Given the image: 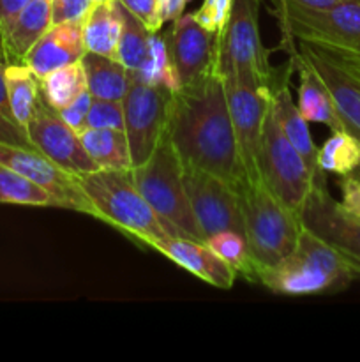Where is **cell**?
Listing matches in <instances>:
<instances>
[{
	"label": "cell",
	"mask_w": 360,
	"mask_h": 362,
	"mask_svg": "<svg viewBox=\"0 0 360 362\" xmlns=\"http://www.w3.org/2000/svg\"><path fill=\"white\" fill-rule=\"evenodd\" d=\"M81 144L97 168H131L129 144L120 129H92L85 127L80 133Z\"/></svg>",
	"instance_id": "24"
},
{
	"label": "cell",
	"mask_w": 360,
	"mask_h": 362,
	"mask_svg": "<svg viewBox=\"0 0 360 362\" xmlns=\"http://www.w3.org/2000/svg\"><path fill=\"white\" fill-rule=\"evenodd\" d=\"M92 94L88 90H85L80 98L74 99L69 106H66L64 110H60V115L64 117L67 124L76 131L78 134L85 129V122H87L88 110L92 105Z\"/></svg>",
	"instance_id": "35"
},
{
	"label": "cell",
	"mask_w": 360,
	"mask_h": 362,
	"mask_svg": "<svg viewBox=\"0 0 360 362\" xmlns=\"http://www.w3.org/2000/svg\"><path fill=\"white\" fill-rule=\"evenodd\" d=\"M101 0H52V21L53 23H67L76 21L81 23L92 7Z\"/></svg>",
	"instance_id": "33"
},
{
	"label": "cell",
	"mask_w": 360,
	"mask_h": 362,
	"mask_svg": "<svg viewBox=\"0 0 360 362\" xmlns=\"http://www.w3.org/2000/svg\"><path fill=\"white\" fill-rule=\"evenodd\" d=\"M215 69L222 81L270 90L275 76L260 35V0H233L232 14L217 35Z\"/></svg>",
	"instance_id": "5"
},
{
	"label": "cell",
	"mask_w": 360,
	"mask_h": 362,
	"mask_svg": "<svg viewBox=\"0 0 360 362\" xmlns=\"http://www.w3.org/2000/svg\"><path fill=\"white\" fill-rule=\"evenodd\" d=\"M233 0H203L200 7L193 13L198 23L210 30L212 34L219 35L228 23L232 14Z\"/></svg>",
	"instance_id": "32"
},
{
	"label": "cell",
	"mask_w": 360,
	"mask_h": 362,
	"mask_svg": "<svg viewBox=\"0 0 360 362\" xmlns=\"http://www.w3.org/2000/svg\"><path fill=\"white\" fill-rule=\"evenodd\" d=\"M272 2L282 41L304 42L335 55L360 57V0H344L327 9Z\"/></svg>",
	"instance_id": "7"
},
{
	"label": "cell",
	"mask_w": 360,
	"mask_h": 362,
	"mask_svg": "<svg viewBox=\"0 0 360 362\" xmlns=\"http://www.w3.org/2000/svg\"><path fill=\"white\" fill-rule=\"evenodd\" d=\"M246 243L258 272L292 253L302 235V219L267 186L263 177L239 191Z\"/></svg>",
	"instance_id": "3"
},
{
	"label": "cell",
	"mask_w": 360,
	"mask_h": 362,
	"mask_svg": "<svg viewBox=\"0 0 360 362\" xmlns=\"http://www.w3.org/2000/svg\"><path fill=\"white\" fill-rule=\"evenodd\" d=\"M205 244H207L219 258H222L229 267H233V271L239 274V278H246L249 279V281H258L253 257H251L246 239H244L240 233H215V235L208 237V239L205 240Z\"/></svg>",
	"instance_id": "30"
},
{
	"label": "cell",
	"mask_w": 360,
	"mask_h": 362,
	"mask_svg": "<svg viewBox=\"0 0 360 362\" xmlns=\"http://www.w3.org/2000/svg\"><path fill=\"white\" fill-rule=\"evenodd\" d=\"M120 32H122V14L119 0H101L92 7L90 13L81 21L87 52L116 59Z\"/></svg>",
	"instance_id": "21"
},
{
	"label": "cell",
	"mask_w": 360,
	"mask_h": 362,
	"mask_svg": "<svg viewBox=\"0 0 360 362\" xmlns=\"http://www.w3.org/2000/svg\"><path fill=\"white\" fill-rule=\"evenodd\" d=\"M11 112L21 127H27L35 105L41 99V80L27 64H6L4 69Z\"/></svg>",
	"instance_id": "23"
},
{
	"label": "cell",
	"mask_w": 360,
	"mask_h": 362,
	"mask_svg": "<svg viewBox=\"0 0 360 362\" xmlns=\"http://www.w3.org/2000/svg\"><path fill=\"white\" fill-rule=\"evenodd\" d=\"M78 182L94 209V218L108 223L134 243L150 247L155 240L169 237L134 184L131 168H99L80 175Z\"/></svg>",
	"instance_id": "2"
},
{
	"label": "cell",
	"mask_w": 360,
	"mask_h": 362,
	"mask_svg": "<svg viewBox=\"0 0 360 362\" xmlns=\"http://www.w3.org/2000/svg\"><path fill=\"white\" fill-rule=\"evenodd\" d=\"M131 173L140 193L154 209L169 235L205 243L184 186L182 163L166 134H162L154 154L141 166L131 168Z\"/></svg>",
	"instance_id": "6"
},
{
	"label": "cell",
	"mask_w": 360,
	"mask_h": 362,
	"mask_svg": "<svg viewBox=\"0 0 360 362\" xmlns=\"http://www.w3.org/2000/svg\"><path fill=\"white\" fill-rule=\"evenodd\" d=\"M258 165H260V175L274 191L275 197H279V200L300 214L313 189V172L307 166L306 159L284 136L270 105L265 117Z\"/></svg>",
	"instance_id": "8"
},
{
	"label": "cell",
	"mask_w": 360,
	"mask_h": 362,
	"mask_svg": "<svg viewBox=\"0 0 360 362\" xmlns=\"http://www.w3.org/2000/svg\"><path fill=\"white\" fill-rule=\"evenodd\" d=\"M119 2L150 32H159L164 25L159 16V0H119Z\"/></svg>",
	"instance_id": "34"
},
{
	"label": "cell",
	"mask_w": 360,
	"mask_h": 362,
	"mask_svg": "<svg viewBox=\"0 0 360 362\" xmlns=\"http://www.w3.org/2000/svg\"><path fill=\"white\" fill-rule=\"evenodd\" d=\"M353 274L325 240L304 228L295 250L277 264L258 272V283L279 296H318L337 292Z\"/></svg>",
	"instance_id": "4"
},
{
	"label": "cell",
	"mask_w": 360,
	"mask_h": 362,
	"mask_svg": "<svg viewBox=\"0 0 360 362\" xmlns=\"http://www.w3.org/2000/svg\"><path fill=\"white\" fill-rule=\"evenodd\" d=\"M164 134L184 168L212 173L236 191L247 182L217 69L169 94Z\"/></svg>",
	"instance_id": "1"
},
{
	"label": "cell",
	"mask_w": 360,
	"mask_h": 362,
	"mask_svg": "<svg viewBox=\"0 0 360 362\" xmlns=\"http://www.w3.org/2000/svg\"><path fill=\"white\" fill-rule=\"evenodd\" d=\"M41 90L46 101L59 112L69 106L87 90V76L81 60L46 74L41 80Z\"/></svg>",
	"instance_id": "26"
},
{
	"label": "cell",
	"mask_w": 360,
	"mask_h": 362,
	"mask_svg": "<svg viewBox=\"0 0 360 362\" xmlns=\"http://www.w3.org/2000/svg\"><path fill=\"white\" fill-rule=\"evenodd\" d=\"M85 127L124 131V103L109 99H92Z\"/></svg>",
	"instance_id": "31"
},
{
	"label": "cell",
	"mask_w": 360,
	"mask_h": 362,
	"mask_svg": "<svg viewBox=\"0 0 360 362\" xmlns=\"http://www.w3.org/2000/svg\"><path fill=\"white\" fill-rule=\"evenodd\" d=\"M295 42L300 55L306 59L314 69V73L320 76L327 90L330 92L332 101L339 117L344 122L346 131L355 134L360 140V83L352 71L327 49L316 48V46Z\"/></svg>",
	"instance_id": "16"
},
{
	"label": "cell",
	"mask_w": 360,
	"mask_h": 362,
	"mask_svg": "<svg viewBox=\"0 0 360 362\" xmlns=\"http://www.w3.org/2000/svg\"><path fill=\"white\" fill-rule=\"evenodd\" d=\"M0 163L30 179L37 186L44 187L55 198L59 209L76 211L94 218V209L88 198L85 197L78 177L64 172L60 166L42 156L37 148L0 141Z\"/></svg>",
	"instance_id": "13"
},
{
	"label": "cell",
	"mask_w": 360,
	"mask_h": 362,
	"mask_svg": "<svg viewBox=\"0 0 360 362\" xmlns=\"http://www.w3.org/2000/svg\"><path fill=\"white\" fill-rule=\"evenodd\" d=\"M164 37L180 87L200 80L215 67L217 35L201 27L193 13L173 20Z\"/></svg>",
	"instance_id": "15"
},
{
	"label": "cell",
	"mask_w": 360,
	"mask_h": 362,
	"mask_svg": "<svg viewBox=\"0 0 360 362\" xmlns=\"http://www.w3.org/2000/svg\"><path fill=\"white\" fill-rule=\"evenodd\" d=\"M281 2L292 4V6L304 7V9H327V7L341 4L344 0H281Z\"/></svg>",
	"instance_id": "40"
},
{
	"label": "cell",
	"mask_w": 360,
	"mask_h": 362,
	"mask_svg": "<svg viewBox=\"0 0 360 362\" xmlns=\"http://www.w3.org/2000/svg\"><path fill=\"white\" fill-rule=\"evenodd\" d=\"M0 62H6V59H4V49H2V46H0Z\"/></svg>",
	"instance_id": "44"
},
{
	"label": "cell",
	"mask_w": 360,
	"mask_h": 362,
	"mask_svg": "<svg viewBox=\"0 0 360 362\" xmlns=\"http://www.w3.org/2000/svg\"><path fill=\"white\" fill-rule=\"evenodd\" d=\"M304 228L328 244L341 257L353 278L360 279V218L344 211L327 184L313 186L302 211Z\"/></svg>",
	"instance_id": "9"
},
{
	"label": "cell",
	"mask_w": 360,
	"mask_h": 362,
	"mask_svg": "<svg viewBox=\"0 0 360 362\" xmlns=\"http://www.w3.org/2000/svg\"><path fill=\"white\" fill-rule=\"evenodd\" d=\"M0 204L23 205V207H56V200L44 187L37 186L2 163H0Z\"/></svg>",
	"instance_id": "29"
},
{
	"label": "cell",
	"mask_w": 360,
	"mask_h": 362,
	"mask_svg": "<svg viewBox=\"0 0 360 362\" xmlns=\"http://www.w3.org/2000/svg\"><path fill=\"white\" fill-rule=\"evenodd\" d=\"M182 179L205 240L221 232H236L246 239L240 193L232 184L212 173L184 166Z\"/></svg>",
	"instance_id": "11"
},
{
	"label": "cell",
	"mask_w": 360,
	"mask_h": 362,
	"mask_svg": "<svg viewBox=\"0 0 360 362\" xmlns=\"http://www.w3.org/2000/svg\"><path fill=\"white\" fill-rule=\"evenodd\" d=\"M339 189H341V205L344 211L360 218V180L353 177L344 175L337 180Z\"/></svg>",
	"instance_id": "36"
},
{
	"label": "cell",
	"mask_w": 360,
	"mask_h": 362,
	"mask_svg": "<svg viewBox=\"0 0 360 362\" xmlns=\"http://www.w3.org/2000/svg\"><path fill=\"white\" fill-rule=\"evenodd\" d=\"M191 0H159V16L162 23H172L186 13V7Z\"/></svg>",
	"instance_id": "38"
},
{
	"label": "cell",
	"mask_w": 360,
	"mask_h": 362,
	"mask_svg": "<svg viewBox=\"0 0 360 362\" xmlns=\"http://www.w3.org/2000/svg\"><path fill=\"white\" fill-rule=\"evenodd\" d=\"M360 163V140L349 131H332L318 148V165L325 173L349 175Z\"/></svg>",
	"instance_id": "25"
},
{
	"label": "cell",
	"mask_w": 360,
	"mask_h": 362,
	"mask_svg": "<svg viewBox=\"0 0 360 362\" xmlns=\"http://www.w3.org/2000/svg\"><path fill=\"white\" fill-rule=\"evenodd\" d=\"M52 0H28L0 37L6 64H21L32 46L52 27Z\"/></svg>",
	"instance_id": "20"
},
{
	"label": "cell",
	"mask_w": 360,
	"mask_h": 362,
	"mask_svg": "<svg viewBox=\"0 0 360 362\" xmlns=\"http://www.w3.org/2000/svg\"><path fill=\"white\" fill-rule=\"evenodd\" d=\"M172 92L143 81L131 80L124 98V133L127 136L131 168L141 166L161 141Z\"/></svg>",
	"instance_id": "10"
},
{
	"label": "cell",
	"mask_w": 360,
	"mask_h": 362,
	"mask_svg": "<svg viewBox=\"0 0 360 362\" xmlns=\"http://www.w3.org/2000/svg\"><path fill=\"white\" fill-rule=\"evenodd\" d=\"M334 55H335V53H334ZM337 57L342 60V62L346 64V66L349 67V69L360 73V57H342V55H337Z\"/></svg>",
	"instance_id": "41"
},
{
	"label": "cell",
	"mask_w": 360,
	"mask_h": 362,
	"mask_svg": "<svg viewBox=\"0 0 360 362\" xmlns=\"http://www.w3.org/2000/svg\"><path fill=\"white\" fill-rule=\"evenodd\" d=\"M120 14H122V32L116 46V60L122 62L131 73H134L147 59L154 32L148 30L122 4H120Z\"/></svg>",
	"instance_id": "28"
},
{
	"label": "cell",
	"mask_w": 360,
	"mask_h": 362,
	"mask_svg": "<svg viewBox=\"0 0 360 362\" xmlns=\"http://www.w3.org/2000/svg\"><path fill=\"white\" fill-rule=\"evenodd\" d=\"M87 53L85 48L81 23L67 21V23H52V27L39 37L25 57L27 64L39 80L59 67L80 62Z\"/></svg>",
	"instance_id": "19"
},
{
	"label": "cell",
	"mask_w": 360,
	"mask_h": 362,
	"mask_svg": "<svg viewBox=\"0 0 360 362\" xmlns=\"http://www.w3.org/2000/svg\"><path fill=\"white\" fill-rule=\"evenodd\" d=\"M292 73V62L275 71V76L270 83L272 112H274L275 120H277L284 136L292 141L293 147L300 152V156L306 159L307 166L313 172V186H323V184H327V173L318 165V148L320 147H316L313 136H311L309 122L304 119L299 105L293 101L292 87H289Z\"/></svg>",
	"instance_id": "17"
},
{
	"label": "cell",
	"mask_w": 360,
	"mask_h": 362,
	"mask_svg": "<svg viewBox=\"0 0 360 362\" xmlns=\"http://www.w3.org/2000/svg\"><path fill=\"white\" fill-rule=\"evenodd\" d=\"M28 0H0V37L9 30L11 23Z\"/></svg>",
	"instance_id": "37"
},
{
	"label": "cell",
	"mask_w": 360,
	"mask_h": 362,
	"mask_svg": "<svg viewBox=\"0 0 360 362\" xmlns=\"http://www.w3.org/2000/svg\"><path fill=\"white\" fill-rule=\"evenodd\" d=\"M81 64L87 76V90L92 98L124 101L133 76L122 62L113 57L87 52L81 57Z\"/></svg>",
	"instance_id": "22"
},
{
	"label": "cell",
	"mask_w": 360,
	"mask_h": 362,
	"mask_svg": "<svg viewBox=\"0 0 360 362\" xmlns=\"http://www.w3.org/2000/svg\"><path fill=\"white\" fill-rule=\"evenodd\" d=\"M4 69H6V62H0V117L16 122L13 117V112H11L9 98H7V87H6V76H4Z\"/></svg>",
	"instance_id": "39"
},
{
	"label": "cell",
	"mask_w": 360,
	"mask_h": 362,
	"mask_svg": "<svg viewBox=\"0 0 360 362\" xmlns=\"http://www.w3.org/2000/svg\"><path fill=\"white\" fill-rule=\"evenodd\" d=\"M335 57H337V55H335ZM337 59H339V57H337ZM339 60H341V59H339ZM341 62H342V60H341ZM342 64H344V62H342ZM344 66H346V64H344ZM346 67H348V66H346ZM348 69H349V67H348ZM349 71H352V74L356 78V80H359V83H360V73H356V71H353V69H349Z\"/></svg>",
	"instance_id": "43"
},
{
	"label": "cell",
	"mask_w": 360,
	"mask_h": 362,
	"mask_svg": "<svg viewBox=\"0 0 360 362\" xmlns=\"http://www.w3.org/2000/svg\"><path fill=\"white\" fill-rule=\"evenodd\" d=\"M349 177H353V179H356V180H360V163H359V166H356L355 170H353L352 173H349Z\"/></svg>",
	"instance_id": "42"
},
{
	"label": "cell",
	"mask_w": 360,
	"mask_h": 362,
	"mask_svg": "<svg viewBox=\"0 0 360 362\" xmlns=\"http://www.w3.org/2000/svg\"><path fill=\"white\" fill-rule=\"evenodd\" d=\"M150 247L157 253L164 255L179 267L196 276L198 279L212 286H217V288L229 290L239 279V274L233 271V267H229L201 240L169 235L155 240Z\"/></svg>",
	"instance_id": "18"
},
{
	"label": "cell",
	"mask_w": 360,
	"mask_h": 362,
	"mask_svg": "<svg viewBox=\"0 0 360 362\" xmlns=\"http://www.w3.org/2000/svg\"><path fill=\"white\" fill-rule=\"evenodd\" d=\"M25 131L32 145L64 172L80 177L99 170L85 151L80 134L64 120L59 110L46 101L44 95L35 105Z\"/></svg>",
	"instance_id": "12"
},
{
	"label": "cell",
	"mask_w": 360,
	"mask_h": 362,
	"mask_svg": "<svg viewBox=\"0 0 360 362\" xmlns=\"http://www.w3.org/2000/svg\"><path fill=\"white\" fill-rule=\"evenodd\" d=\"M131 76L134 80L143 81V83L148 85H155V87H162L169 92L176 90L180 87L179 76H176V71L173 67L164 34H159V32L152 34L147 59L141 64L140 69L131 73Z\"/></svg>",
	"instance_id": "27"
},
{
	"label": "cell",
	"mask_w": 360,
	"mask_h": 362,
	"mask_svg": "<svg viewBox=\"0 0 360 362\" xmlns=\"http://www.w3.org/2000/svg\"><path fill=\"white\" fill-rule=\"evenodd\" d=\"M224 87L247 182H253L261 179L258 161H260L261 140H263L265 117L270 105V90H261L235 81L224 83Z\"/></svg>",
	"instance_id": "14"
}]
</instances>
